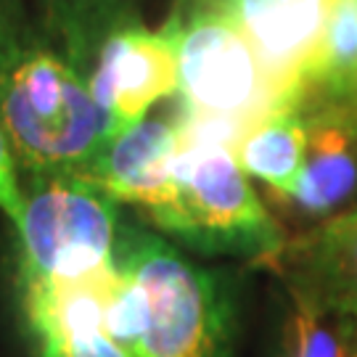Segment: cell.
<instances>
[{"label":"cell","mask_w":357,"mask_h":357,"mask_svg":"<svg viewBox=\"0 0 357 357\" xmlns=\"http://www.w3.org/2000/svg\"><path fill=\"white\" fill-rule=\"evenodd\" d=\"M0 128L32 178L88 175L114 141L88 79L32 40L0 32Z\"/></svg>","instance_id":"cell-1"},{"label":"cell","mask_w":357,"mask_h":357,"mask_svg":"<svg viewBox=\"0 0 357 357\" xmlns=\"http://www.w3.org/2000/svg\"><path fill=\"white\" fill-rule=\"evenodd\" d=\"M114 265L143 291V336L132 357H228L233 283L193 265L175 243L135 222H119Z\"/></svg>","instance_id":"cell-2"},{"label":"cell","mask_w":357,"mask_h":357,"mask_svg":"<svg viewBox=\"0 0 357 357\" xmlns=\"http://www.w3.org/2000/svg\"><path fill=\"white\" fill-rule=\"evenodd\" d=\"M149 217L169 238L202 255L275 262L286 246L283 228L257 199L233 149L217 143L183 141L169 188Z\"/></svg>","instance_id":"cell-3"},{"label":"cell","mask_w":357,"mask_h":357,"mask_svg":"<svg viewBox=\"0 0 357 357\" xmlns=\"http://www.w3.org/2000/svg\"><path fill=\"white\" fill-rule=\"evenodd\" d=\"M167 29L178 40L180 109L255 125L281 109L249 38L212 0H183Z\"/></svg>","instance_id":"cell-4"},{"label":"cell","mask_w":357,"mask_h":357,"mask_svg":"<svg viewBox=\"0 0 357 357\" xmlns=\"http://www.w3.org/2000/svg\"><path fill=\"white\" fill-rule=\"evenodd\" d=\"M24 199L19 278H82L114 265L119 202L90 175L32 178Z\"/></svg>","instance_id":"cell-5"},{"label":"cell","mask_w":357,"mask_h":357,"mask_svg":"<svg viewBox=\"0 0 357 357\" xmlns=\"http://www.w3.org/2000/svg\"><path fill=\"white\" fill-rule=\"evenodd\" d=\"M249 38L281 106L310 96L336 0H212Z\"/></svg>","instance_id":"cell-6"},{"label":"cell","mask_w":357,"mask_h":357,"mask_svg":"<svg viewBox=\"0 0 357 357\" xmlns=\"http://www.w3.org/2000/svg\"><path fill=\"white\" fill-rule=\"evenodd\" d=\"M178 85L175 35L167 26L151 32L141 22L103 40L88 75V88L109 116L114 138L143 122L153 103L178 93Z\"/></svg>","instance_id":"cell-7"},{"label":"cell","mask_w":357,"mask_h":357,"mask_svg":"<svg viewBox=\"0 0 357 357\" xmlns=\"http://www.w3.org/2000/svg\"><path fill=\"white\" fill-rule=\"evenodd\" d=\"M273 265L294 305L333 315L357 331V206L286 241Z\"/></svg>","instance_id":"cell-8"},{"label":"cell","mask_w":357,"mask_h":357,"mask_svg":"<svg viewBox=\"0 0 357 357\" xmlns=\"http://www.w3.org/2000/svg\"><path fill=\"white\" fill-rule=\"evenodd\" d=\"M305 169L289 196L299 212L331 217L357 202V101L310 96Z\"/></svg>","instance_id":"cell-9"},{"label":"cell","mask_w":357,"mask_h":357,"mask_svg":"<svg viewBox=\"0 0 357 357\" xmlns=\"http://www.w3.org/2000/svg\"><path fill=\"white\" fill-rule=\"evenodd\" d=\"M180 146L178 119H143L103 149L88 175L116 202L149 212L169 188Z\"/></svg>","instance_id":"cell-10"},{"label":"cell","mask_w":357,"mask_h":357,"mask_svg":"<svg viewBox=\"0 0 357 357\" xmlns=\"http://www.w3.org/2000/svg\"><path fill=\"white\" fill-rule=\"evenodd\" d=\"M307 128L302 103L281 106L259 116L236 146V159L246 175L262 180L281 196H291L305 169Z\"/></svg>","instance_id":"cell-11"},{"label":"cell","mask_w":357,"mask_h":357,"mask_svg":"<svg viewBox=\"0 0 357 357\" xmlns=\"http://www.w3.org/2000/svg\"><path fill=\"white\" fill-rule=\"evenodd\" d=\"M51 32L64 45V59L88 79L103 40L138 24L135 0H40Z\"/></svg>","instance_id":"cell-12"},{"label":"cell","mask_w":357,"mask_h":357,"mask_svg":"<svg viewBox=\"0 0 357 357\" xmlns=\"http://www.w3.org/2000/svg\"><path fill=\"white\" fill-rule=\"evenodd\" d=\"M310 96L357 101V0L333 3Z\"/></svg>","instance_id":"cell-13"},{"label":"cell","mask_w":357,"mask_h":357,"mask_svg":"<svg viewBox=\"0 0 357 357\" xmlns=\"http://www.w3.org/2000/svg\"><path fill=\"white\" fill-rule=\"evenodd\" d=\"M289 357H357V331L333 315L296 305Z\"/></svg>","instance_id":"cell-14"},{"label":"cell","mask_w":357,"mask_h":357,"mask_svg":"<svg viewBox=\"0 0 357 357\" xmlns=\"http://www.w3.org/2000/svg\"><path fill=\"white\" fill-rule=\"evenodd\" d=\"M38 357H132L106 331H85L56 336L35 344Z\"/></svg>","instance_id":"cell-15"},{"label":"cell","mask_w":357,"mask_h":357,"mask_svg":"<svg viewBox=\"0 0 357 357\" xmlns=\"http://www.w3.org/2000/svg\"><path fill=\"white\" fill-rule=\"evenodd\" d=\"M24 193L19 188V178H16V156L6 132L0 128V209L13 225L22 222L24 217Z\"/></svg>","instance_id":"cell-16"}]
</instances>
